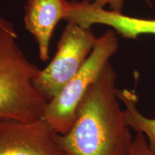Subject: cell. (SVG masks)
<instances>
[{
	"label": "cell",
	"mask_w": 155,
	"mask_h": 155,
	"mask_svg": "<svg viewBox=\"0 0 155 155\" xmlns=\"http://www.w3.org/2000/svg\"><path fill=\"white\" fill-rule=\"evenodd\" d=\"M129 155H155L151 150L144 134L137 132Z\"/></svg>",
	"instance_id": "9"
},
{
	"label": "cell",
	"mask_w": 155,
	"mask_h": 155,
	"mask_svg": "<svg viewBox=\"0 0 155 155\" xmlns=\"http://www.w3.org/2000/svg\"><path fill=\"white\" fill-rule=\"evenodd\" d=\"M61 134L43 118L33 122L0 121V155H67Z\"/></svg>",
	"instance_id": "5"
},
{
	"label": "cell",
	"mask_w": 155,
	"mask_h": 155,
	"mask_svg": "<svg viewBox=\"0 0 155 155\" xmlns=\"http://www.w3.org/2000/svg\"><path fill=\"white\" fill-rule=\"evenodd\" d=\"M116 78L108 62L89 86L72 127L60 137L67 155H129L134 139L119 102Z\"/></svg>",
	"instance_id": "1"
},
{
	"label": "cell",
	"mask_w": 155,
	"mask_h": 155,
	"mask_svg": "<svg viewBox=\"0 0 155 155\" xmlns=\"http://www.w3.org/2000/svg\"><path fill=\"white\" fill-rule=\"evenodd\" d=\"M116 35L114 30H108L97 38L94 49L83 66L61 91L48 102L43 119L60 134H65L72 127L79 103L117 52L119 40Z\"/></svg>",
	"instance_id": "3"
},
{
	"label": "cell",
	"mask_w": 155,
	"mask_h": 155,
	"mask_svg": "<svg viewBox=\"0 0 155 155\" xmlns=\"http://www.w3.org/2000/svg\"><path fill=\"white\" fill-rule=\"evenodd\" d=\"M118 96L125 106L123 114L127 125L136 133L144 134L149 147L155 153V118H147L140 113L137 106V96L134 92L119 89Z\"/></svg>",
	"instance_id": "8"
},
{
	"label": "cell",
	"mask_w": 155,
	"mask_h": 155,
	"mask_svg": "<svg viewBox=\"0 0 155 155\" xmlns=\"http://www.w3.org/2000/svg\"><path fill=\"white\" fill-rule=\"evenodd\" d=\"M6 21H7L6 19H5L3 17H2L1 16H0V28L3 26V25L6 22Z\"/></svg>",
	"instance_id": "11"
},
{
	"label": "cell",
	"mask_w": 155,
	"mask_h": 155,
	"mask_svg": "<svg viewBox=\"0 0 155 155\" xmlns=\"http://www.w3.org/2000/svg\"><path fill=\"white\" fill-rule=\"evenodd\" d=\"M14 27L0 28V121L33 122L43 118L48 101L34 82L40 68L25 55Z\"/></svg>",
	"instance_id": "2"
},
{
	"label": "cell",
	"mask_w": 155,
	"mask_h": 155,
	"mask_svg": "<svg viewBox=\"0 0 155 155\" xmlns=\"http://www.w3.org/2000/svg\"><path fill=\"white\" fill-rule=\"evenodd\" d=\"M68 6L69 1L67 0H27L25 27L35 40L42 61L49 60L53 32L58 22L64 19Z\"/></svg>",
	"instance_id": "7"
},
{
	"label": "cell",
	"mask_w": 155,
	"mask_h": 155,
	"mask_svg": "<svg viewBox=\"0 0 155 155\" xmlns=\"http://www.w3.org/2000/svg\"><path fill=\"white\" fill-rule=\"evenodd\" d=\"M64 20L84 28H91L94 25H107L116 34L130 40H137L142 35H155V19L139 18L106 10L90 0L69 1Z\"/></svg>",
	"instance_id": "6"
},
{
	"label": "cell",
	"mask_w": 155,
	"mask_h": 155,
	"mask_svg": "<svg viewBox=\"0 0 155 155\" xmlns=\"http://www.w3.org/2000/svg\"><path fill=\"white\" fill-rule=\"evenodd\" d=\"M145 1L150 2V0H145ZM92 3L102 8H104L105 6L108 5L111 10L121 13L123 10L124 0H94L92 1Z\"/></svg>",
	"instance_id": "10"
},
{
	"label": "cell",
	"mask_w": 155,
	"mask_h": 155,
	"mask_svg": "<svg viewBox=\"0 0 155 155\" xmlns=\"http://www.w3.org/2000/svg\"></svg>",
	"instance_id": "12"
},
{
	"label": "cell",
	"mask_w": 155,
	"mask_h": 155,
	"mask_svg": "<svg viewBox=\"0 0 155 155\" xmlns=\"http://www.w3.org/2000/svg\"><path fill=\"white\" fill-rule=\"evenodd\" d=\"M96 39L91 28L68 22L53 58L40 70L34 82L48 101L57 96L81 69L94 49Z\"/></svg>",
	"instance_id": "4"
}]
</instances>
